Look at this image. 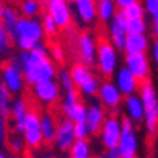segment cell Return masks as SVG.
Returning <instances> with one entry per match:
<instances>
[{"label": "cell", "mask_w": 158, "mask_h": 158, "mask_svg": "<svg viewBox=\"0 0 158 158\" xmlns=\"http://www.w3.org/2000/svg\"><path fill=\"white\" fill-rule=\"evenodd\" d=\"M17 58L24 80L30 86L38 81L50 80L56 77L55 63L49 58V49L42 42V39L36 41L31 50L22 52L20 55H17Z\"/></svg>", "instance_id": "6da1fadb"}, {"label": "cell", "mask_w": 158, "mask_h": 158, "mask_svg": "<svg viewBox=\"0 0 158 158\" xmlns=\"http://www.w3.org/2000/svg\"><path fill=\"white\" fill-rule=\"evenodd\" d=\"M44 36H46V35H44L41 20H38L36 17L19 16L16 28H14L13 42L22 52L31 50L33 46H35V42L44 39Z\"/></svg>", "instance_id": "7a4b0ae2"}, {"label": "cell", "mask_w": 158, "mask_h": 158, "mask_svg": "<svg viewBox=\"0 0 158 158\" xmlns=\"http://www.w3.org/2000/svg\"><path fill=\"white\" fill-rule=\"evenodd\" d=\"M138 96L144 106V127L149 136H153L158 127V94L149 80L139 83Z\"/></svg>", "instance_id": "3957f363"}, {"label": "cell", "mask_w": 158, "mask_h": 158, "mask_svg": "<svg viewBox=\"0 0 158 158\" xmlns=\"http://www.w3.org/2000/svg\"><path fill=\"white\" fill-rule=\"evenodd\" d=\"M119 50L110 42V39L100 38L97 42V50H96V64L97 69L102 75L111 77L118 69L119 63Z\"/></svg>", "instance_id": "277c9868"}, {"label": "cell", "mask_w": 158, "mask_h": 158, "mask_svg": "<svg viewBox=\"0 0 158 158\" xmlns=\"http://www.w3.org/2000/svg\"><path fill=\"white\" fill-rule=\"evenodd\" d=\"M138 147H139V141H138L136 131H135V127H133V121L130 118L121 119V136H119V143L116 146L119 156L121 158L136 156Z\"/></svg>", "instance_id": "5b68a950"}, {"label": "cell", "mask_w": 158, "mask_h": 158, "mask_svg": "<svg viewBox=\"0 0 158 158\" xmlns=\"http://www.w3.org/2000/svg\"><path fill=\"white\" fill-rule=\"evenodd\" d=\"M2 85L11 94H20L24 91L25 80H24V75H22V69H20L17 56H14L10 63L3 64V67H2Z\"/></svg>", "instance_id": "8992f818"}, {"label": "cell", "mask_w": 158, "mask_h": 158, "mask_svg": "<svg viewBox=\"0 0 158 158\" xmlns=\"http://www.w3.org/2000/svg\"><path fill=\"white\" fill-rule=\"evenodd\" d=\"M42 6L46 8V13L56 22L60 28L69 30L72 25V10L71 3L67 0H42Z\"/></svg>", "instance_id": "52a82bcc"}, {"label": "cell", "mask_w": 158, "mask_h": 158, "mask_svg": "<svg viewBox=\"0 0 158 158\" xmlns=\"http://www.w3.org/2000/svg\"><path fill=\"white\" fill-rule=\"evenodd\" d=\"M24 144L28 149H38L42 144V133H41V124H39V113L31 110L27 113L24 128L20 133Z\"/></svg>", "instance_id": "ba28073f"}, {"label": "cell", "mask_w": 158, "mask_h": 158, "mask_svg": "<svg viewBox=\"0 0 158 158\" xmlns=\"http://www.w3.org/2000/svg\"><path fill=\"white\" fill-rule=\"evenodd\" d=\"M31 91L38 102L44 105H53L60 99L61 88L58 81H55V78H50V80H42L31 85Z\"/></svg>", "instance_id": "9c48e42d"}, {"label": "cell", "mask_w": 158, "mask_h": 158, "mask_svg": "<svg viewBox=\"0 0 158 158\" xmlns=\"http://www.w3.org/2000/svg\"><path fill=\"white\" fill-rule=\"evenodd\" d=\"M96 96H99L100 105L106 110H111L114 114L118 111V106L122 103V99H124V96L121 94V91L114 85V81H102L99 85Z\"/></svg>", "instance_id": "30bf717a"}, {"label": "cell", "mask_w": 158, "mask_h": 158, "mask_svg": "<svg viewBox=\"0 0 158 158\" xmlns=\"http://www.w3.org/2000/svg\"><path fill=\"white\" fill-rule=\"evenodd\" d=\"M125 67L136 77L139 81L149 80L150 75V60L146 52L139 53H125Z\"/></svg>", "instance_id": "8fae6325"}, {"label": "cell", "mask_w": 158, "mask_h": 158, "mask_svg": "<svg viewBox=\"0 0 158 158\" xmlns=\"http://www.w3.org/2000/svg\"><path fill=\"white\" fill-rule=\"evenodd\" d=\"M99 133H100V139H102L103 147H106V149L116 147L119 143V136H121V119L116 118L114 114L110 118H105Z\"/></svg>", "instance_id": "7c38bea8"}, {"label": "cell", "mask_w": 158, "mask_h": 158, "mask_svg": "<svg viewBox=\"0 0 158 158\" xmlns=\"http://www.w3.org/2000/svg\"><path fill=\"white\" fill-rule=\"evenodd\" d=\"M125 16L122 14V11H116L114 17L108 22V35H110V42L118 50L124 49V42L127 38V31H125Z\"/></svg>", "instance_id": "4fadbf2b"}, {"label": "cell", "mask_w": 158, "mask_h": 158, "mask_svg": "<svg viewBox=\"0 0 158 158\" xmlns=\"http://www.w3.org/2000/svg\"><path fill=\"white\" fill-rule=\"evenodd\" d=\"M77 47H78V56L80 63L86 66H93L96 63V50H97V41L93 35L83 33L77 39Z\"/></svg>", "instance_id": "5bb4252c"}, {"label": "cell", "mask_w": 158, "mask_h": 158, "mask_svg": "<svg viewBox=\"0 0 158 158\" xmlns=\"http://www.w3.org/2000/svg\"><path fill=\"white\" fill-rule=\"evenodd\" d=\"M113 75H114V85L118 86V89L121 91L122 96H128V94H133V93L138 91L141 81L135 77L125 66L116 69V72Z\"/></svg>", "instance_id": "9a60e30c"}, {"label": "cell", "mask_w": 158, "mask_h": 158, "mask_svg": "<svg viewBox=\"0 0 158 158\" xmlns=\"http://www.w3.org/2000/svg\"><path fill=\"white\" fill-rule=\"evenodd\" d=\"M75 141L74 136V122L69 119H63L58 125H56V133H55V146L60 150H69V147L72 146V143Z\"/></svg>", "instance_id": "2e32d148"}, {"label": "cell", "mask_w": 158, "mask_h": 158, "mask_svg": "<svg viewBox=\"0 0 158 158\" xmlns=\"http://www.w3.org/2000/svg\"><path fill=\"white\" fill-rule=\"evenodd\" d=\"M106 118L105 108L100 103H91L89 106H86V119L85 124L88 125V130L91 135H97L100 131V127L103 124Z\"/></svg>", "instance_id": "e0dca14e"}, {"label": "cell", "mask_w": 158, "mask_h": 158, "mask_svg": "<svg viewBox=\"0 0 158 158\" xmlns=\"http://www.w3.org/2000/svg\"><path fill=\"white\" fill-rule=\"evenodd\" d=\"M122 102H124V106H125V111H127V118H130L133 122H143V119H144V106H143V102H141L139 96L136 93L124 96Z\"/></svg>", "instance_id": "ac0fdd59"}, {"label": "cell", "mask_w": 158, "mask_h": 158, "mask_svg": "<svg viewBox=\"0 0 158 158\" xmlns=\"http://www.w3.org/2000/svg\"><path fill=\"white\" fill-rule=\"evenodd\" d=\"M75 14L83 24H94L97 20L96 16V0H77L74 3Z\"/></svg>", "instance_id": "d6986e66"}, {"label": "cell", "mask_w": 158, "mask_h": 158, "mask_svg": "<svg viewBox=\"0 0 158 158\" xmlns=\"http://www.w3.org/2000/svg\"><path fill=\"white\" fill-rule=\"evenodd\" d=\"M28 113V108H27V102L24 99L17 97L16 100L11 102V110H10V116L13 118L14 121V131L17 135L22 133V128H24V121H25V116Z\"/></svg>", "instance_id": "ffe728a7"}, {"label": "cell", "mask_w": 158, "mask_h": 158, "mask_svg": "<svg viewBox=\"0 0 158 158\" xmlns=\"http://www.w3.org/2000/svg\"><path fill=\"white\" fill-rule=\"evenodd\" d=\"M39 124H41V133H42V143L53 144L55 133H56V119L52 113H42L39 114Z\"/></svg>", "instance_id": "44dd1931"}, {"label": "cell", "mask_w": 158, "mask_h": 158, "mask_svg": "<svg viewBox=\"0 0 158 158\" xmlns=\"http://www.w3.org/2000/svg\"><path fill=\"white\" fill-rule=\"evenodd\" d=\"M149 38L146 33H139V35H127L125 42H124V52L125 53H139V52H146L149 49Z\"/></svg>", "instance_id": "7402d4cb"}, {"label": "cell", "mask_w": 158, "mask_h": 158, "mask_svg": "<svg viewBox=\"0 0 158 158\" xmlns=\"http://www.w3.org/2000/svg\"><path fill=\"white\" fill-rule=\"evenodd\" d=\"M118 11V6L113 0H96V16L97 20L102 24H108V22L114 17Z\"/></svg>", "instance_id": "603a6c76"}, {"label": "cell", "mask_w": 158, "mask_h": 158, "mask_svg": "<svg viewBox=\"0 0 158 158\" xmlns=\"http://www.w3.org/2000/svg\"><path fill=\"white\" fill-rule=\"evenodd\" d=\"M61 111L64 118L72 122H85L86 119V105L81 100H77L69 106H61Z\"/></svg>", "instance_id": "cb8c5ba5"}, {"label": "cell", "mask_w": 158, "mask_h": 158, "mask_svg": "<svg viewBox=\"0 0 158 158\" xmlns=\"http://www.w3.org/2000/svg\"><path fill=\"white\" fill-rule=\"evenodd\" d=\"M17 19H19V13H17L16 8H13V6H5L3 8L0 22H2L5 30L8 31L11 41H13V36H14V28H16V24H17Z\"/></svg>", "instance_id": "d4e9b609"}, {"label": "cell", "mask_w": 158, "mask_h": 158, "mask_svg": "<svg viewBox=\"0 0 158 158\" xmlns=\"http://www.w3.org/2000/svg\"><path fill=\"white\" fill-rule=\"evenodd\" d=\"M69 74H71V78H72L75 88L80 86L83 81H86L89 77L93 75L91 69H89V66H86V64H83V63H77V64H74L71 69H69Z\"/></svg>", "instance_id": "484cf974"}, {"label": "cell", "mask_w": 158, "mask_h": 158, "mask_svg": "<svg viewBox=\"0 0 158 158\" xmlns=\"http://www.w3.org/2000/svg\"><path fill=\"white\" fill-rule=\"evenodd\" d=\"M42 2L41 0H22L19 5V11L25 17H38L42 13Z\"/></svg>", "instance_id": "4316f807"}, {"label": "cell", "mask_w": 158, "mask_h": 158, "mask_svg": "<svg viewBox=\"0 0 158 158\" xmlns=\"http://www.w3.org/2000/svg\"><path fill=\"white\" fill-rule=\"evenodd\" d=\"M71 158H91V146L88 139H75L72 146L69 147Z\"/></svg>", "instance_id": "83f0119b"}, {"label": "cell", "mask_w": 158, "mask_h": 158, "mask_svg": "<svg viewBox=\"0 0 158 158\" xmlns=\"http://www.w3.org/2000/svg\"><path fill=\"white\" fill-rule=\"evenodd\" d=\"M99 85H100V80L96 75H91L86 81H83L80 86H77V93L81 96H86V97H93L97 94Z\"/></svg>", "instance_id": "f1b7e54d"}, {"label": "cell", "mask_w": 158, "mask_h": 158, "mask_svg": "<svg viewBox=\"0 0 158 158\" xmlns=\"http://www.w3.org/2000/svg\"><path fill=\"white\" fill-rule=\"evenodd\" d=\"M125 31L127 35H139L147 31V24L143 17H135L125 20Z\"/></svg>", "instance_id": "f546056e"}, {"label": "cell", "mask_w": 158, "mask_h": 158, "mask_svg": "<svg viewBox=\"0 0 158 158\" xmlns=\"http://www.w3.org/2000/svg\"><path fill=\"white\" fill-rule=\"evenodd\" d=\"M11 93L8 91V89L0 83V116L3 118H8L10 116V110H11Z\"/></svg>", "instance_id": "4dcf8cb0"}, {"label": "cell", "mask_w": 158, "mask_h": 158, "mask_svg": "<svg viewBox=\"0 0 158 158\" xmlns=\"http://www.w3.org/2000/svg\"><path fill=\"white\" fill-rule=\"evenodd\" d=\"M121 11H122V14L125 16V19L144 17V14H146L144 6H143V3L139 2V0H138V2H135V3H131V5H128V6H125V8H122Z\"/></svg>", "instance_id": "1f68e13d"}, {"label": "cell", "mask_w": 158, "mask_h": 158, "mask_svg": "<svg viewBox=\"0 0 158 158\" xmlns=\"http://www.w3.org/2000/svg\"><path fill=\"white\" fill-rule=\"evenodd\" d=\"M41 25H42L44 35H47V36H50V38L56 36L58 31H60V27L56 25V22H55L47 13L44 14V17H42V20H41Z\"/></svg>", "instance_id": "d6a6232c"}, {"label": "cell", "mask_w": 158, "mask_h": 158, "mask_svg": "<svg viewBox=\"0 0 158 158\" xmlns=\"http://www.w3.org/2000/svg\"><path fill=\"white\" fill-rule=\"evenodd\" d=\"M58 85L61 89L64 91H71V89H75V85L71 78V74H69V69H61L58 72Z\"/></svg>", "instance_id": "836d02e7"}, {"label": "cell", "mask_w": 158, "mask_h": 158, "mask_svg": "<svg viewBox=\"0 0 158 158\" xmlns=\"http://www.w3.org/2000/svg\"><path fill=\"white\" fill-rule=\"evenodd\" d=\"M11 38L8 35V31L5 30L3 24L0 22V55H5L6 52H10V47H11Z\"/></svg>", "instance_id": "e575fe53"}, {"label": "cell", "mask_w": 158, "mask_h": 158, "mask_svg": "<svg viewBox=\"0 0 158 158\" xmlns=\"http://www.w3.org/2000/svg\"><path fill=\"white\" fill-rule=\"evenodd\" d=\"M89 130H88V125L85 122H74V136L75 139H88L89 136Z\"/></svg>", "instance_id": "d590c367"}, {"label": "cell", "mask_w": 158, "mask_h": 158, "mask_svg": "<svg viewBox=\"0 0 158 158\" xmlns=\"http://www.w3.org/2000/svg\"><path fill=\"white\" fill-rule=\"evenodd\" d=\"M144 11L149 14L153 20H158V0H144Z\"/></svg>", "instance_id": "8d00e7d4"}, {"label": "cell", "mask_w": 158, "mask_h": 158, "mask_svg": "<svg viewBox=\"0 0 158 158\" xmlns=\"http://www.w3.org/2000/svg\"><path fill=\"white\" fill-rule=\"evenodd\" d=\"M24 139H22V136L20 135H14V136H11L10 139H8V147L13 150V152H16V153H19L22 149H24Z\"/></svg>", "instance_id": "74e56055"}, {"label": "cell", "mask_w": 158, "mask_h": 158, "mask_svg": "<svg viewBox=\"0 0 158 158\" xmlns=\"http://www.w3.org/2000/svg\"><path fill=\"white\" fill-rule=\"evenodd\" d=\"M49 56H50V60H52V61L63 63V61H64V50L61 49V46H53V47L50 49Z\"/></svg>", "instance_id": "f35d334b"}, {"label": "cell", "mask_w": 158, "mask_h": 158, "mask_svg": "<svg viewBox=\"0 0 158 158\" xmlns=\"http://www.w3.org/2000/svg\"><path fill=\"white\" fill-rule=\"evenodd\" d=\"M6 131H8V125H6V118L0 116V146L6 141Z\"/></svg>", "instance_id": "ab89813d"}, {"label": "cell", "mask_w": 158, "mask_h": 158, "mask_svg": "<svg viewBox=\"0 0 158 158\" xmlns=\"http://www.w3.org/2000/svg\"><path fill=\"white\" fill-rule=\"evenodd\" d=\"M113 2L116 3V6L118 8H125V6H128V5H131V3H135V2H138V0H113Z\"/></svg>", "instance_id": "60d3db41"}, {"label": "cell", "mask_w": 158, "mask_h": 158, "mask_svg": "<svg viewBox=\"0 0 158 158\" xmlns=\"http://www.w3.org/2000/svg\"><path fill=\"white\" fill-rule=\"evenodd\" d=\"M152 58H153V61H155L156 66H158V38L155 39L153 47H152Z\"/></svg>", "instance_id": "b9f144b4"}, {"label": "cell", "mask_w": 158, "mask_h": 158, "mask_svg": "<svg viewBox=\"0 0 158 158\" xmlns=\"http://www.w3.org/2000/svg\"><path fill=\"white\" fill-rule=\"evenodd\" d=\"M108 150V153L105 155V158H121L119 156V152H118V149L116 147H113V149H106Z\"/></svg>", "instance_id": "7bdbcfd3"}, {"label": "cell", "mask_w": 158, "mask_h": 158, "mask_svg": "<svg viewBox=\"0 0 158 158\" xmlns=\"http://www.w3.org/2000/svg\"><path fill=\"white\" fill-rule=\"evenodd\" d=\"M153 35L155 38H158V20H153Z\"/></svg>", "instance_id": "ee69618b"}, {"label": "cell", "mask_w": 158, "mask_h": 158, "mask_svg": "<svg viewBox=\"0 0 158 158\" xmlns=\"http://www.w3.org/2000/svg\"><path fill=\"white\" fill-rule=\"evenodd\" d=\"M3 8H5V3L0 0V17H2V13H3Z\"/></svg>", "instance_id": "f6af8a7d"}, {"label": "cell", "mask_w": 158, "mask_h": 158, "mask_svg": "<svg viewBox=\"0 0 158 158\" xmlns=\"http://www.w3.org/2000/svg\"><path fill=\"white\" fill-rule=\"evenodd\" d=\"M39 158H53V156H50V155H42V156H39Z\"/></svg>", "instance_id": "bcb514c9"}, {"label": "cell", "mask_w": 158, "mask_h": 158, "mask_svg": "<svg viewBox=\"0 0 158 158\" xmlns=\"http://www.w3.org/2000/svg\"><path fill=\"white\" fill-rule=\"evenodd\" d=\"M0 158H6V155H5V153H2V152H0Z\"/></svg>", "instance_id": "7dc6e473"}, {"label": "cell", "mask_w": 158, "mask_h": 158, "mask_svg": "<svg viewBox=\"0 0 158 158\" xmlns=\"http://www.w3.org/2000/svg\"><path fill=\"white\" fill-rule=\"evenodd\" d=\"M67 2H69V3H75V2H77V0H67Z\"/></svg>", "instance_id": "c3c4849f"}, {"label": "cell", "mask_w": 158, "mask_h": 158, "mask_svg": "<svg viewBox=\"0 0 158 158\" xmlns=\"http://www.w3.org/2000/svg\"><path fill=\"white\" fill-rule=\"evenodd\" d=\"M155 135H156V139H158V127H156V131H155Z\"/></svg>", "instance_id": "681fc988"}, {"label": "cell", "mask_w": 158, "mask_h": 158, "mask_svg": "<svg viewBox=\"0 0 158 158\" xmlns=\"http://www.w3.org/2000/svg\"><path fill=\"white\" fill-rule=\"evenodd\" d=\"M99 158H105V155H102V156H99Z\"/></svg>", "instance_id": "f907efd6"}, {"label": "cell", "mask_w": 158, "mask_h": 158, "mask_svg": "<svg viewBox=\"0 0 158 158\" xmlns=\"http://www.w3.org/2000/svg\"><path fill=\"white\" fill-rule=\"evenodd\" d=\"M133 158H138V156H133Z\"/></svg>", "instance_id": "816d5d0a"}]
</instances>
